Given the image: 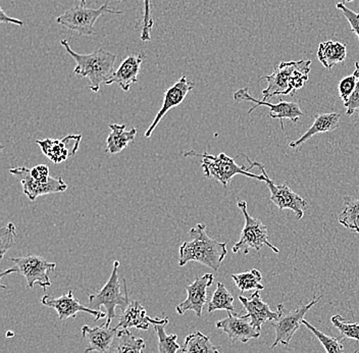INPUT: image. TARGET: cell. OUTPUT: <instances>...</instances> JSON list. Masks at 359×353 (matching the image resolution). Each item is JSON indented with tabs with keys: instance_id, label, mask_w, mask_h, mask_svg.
<instances>
[{
	"instance_id": "obj_1",
	"label": "cell",
	"mask_w": 359,
	"mask_h": 353,
	"mask_svg": "<svg viewBox=\"0 0 359 353\" xmlns=\"http://www.w3.org/2000/svg\"><path fill=\"white\" fill-rule=\"evenodd\" d=\"M190 241L184 242L179 248V265L184 267L189 262H197L213 271H219L228 251L226 243L208 237L206 226L198 224L190 230Z\"/></svg>"
},
{
	"instance_id": "obj_2",
	"label": "cell",
	"mask_w": 359,
	"mask_h": 353,
	"mask_svg": "<svg viewBox=\"0 0 359 353\" xmlns=\"http://www.w3.org/2000/svg\"><path fill=\"white\" fill-rule=\"evenodd\" d=\"M60 44L77 64L74 73L88 79L91 91L96 93L100 92L101 85H107L116 72V55L114 53L100 48L90 55H80L71 48L67 40H62Z\"/></svg>"
},
{
	"instance_id": "obj_3",
	"label": "cell",
	"mask_w": 359,
	"mask_h": 353,
	"mask_svg": "<svg viewBox=\"0 0 359 353\" xmlns=\"http://www.w3.org/2000/svg\"><path fill=\"white\" fill-rule=\"evenodd\" d=\"M311 65L309 60L280 62L271 75L262 78L268 82V87L262 91V100L289 95L302 89L309 81Z\"/></svg>"
},
{
	"instance_id": "obj_4",
	"label": "cell",
	"mask_w": 359,
	"mask_h": 353,
	"mask_svg": "<svg viewBox=\"0 0 359 353\" xmlns=\"http://www.w3.org/2000/svg\"><path fill=\"white\" fill-rule=\"evenodd\" d=\"M184 156L201 157V168L205 177L217 180L219 183L223 184L224 187H226L231 180L237 175H243V176L251 178V179L266 182V177L264 174L255 175L249 172V170L253 168L252 166L250 165L249 168H246L245 166H238L235 159L228 156L224 152L219 155H212L206 154V152L198 154L194 150H190V152H185Z\"/></svg>"
},
{
	"instance_id": "obj_5",
	"label": "cell",
	"mask_w": 359,
	"mask_h": 353,
	"mask_svg": "<svg viewBox=\"0 0 359 353\" xmlns=\"http://www.w3.org/2000/svg\"><path fill=\"white\" fill-rule=\"evenodd\" d=\"M118 267L120 262L114 260L112 265V271L109 281L98 293L89 294L88 305L86 307L92 309L100 310V307H104L107 309V325L111 326V321L116 317V309L118 307H127L130 302L129 294H128L127 284L123 279V293L120 280H118Z\"/></svg>"
},
{
	"instance_id": "obj_6",
	"label": "cell",
	"mask_w": 359,
	"mask_h": 353,
	"mask_svg": "<svg viewBox=\"0 0 359 353\" xmlns=\"http://www.w3.org/2000/svg\"><path fill=\"white\" fill-rule=\"evenodd\" d=\"M237 206L243 213L245 225H244L239 241L233 246V253H238L242 251L246 255L251 249L258 253L262 247L268 246L273 253H279V249L269 242L268 228L264 226V222L249 215L247 211L246 201L240 200L238 201Z\"/></svg>"
},
{
	"instance_id": "obj_7",
	"label": "cell",
	"mask_w": 359,
	"mask_h": 353,
	"mask_svg": "<svg viewBox=\"0 0 359 353\" xmlns=\"http://www.w3.org/2000/svg\"><path fill=\"white\" fill-rule=\"evenodd\" d=\"M105 13L121 15L123 11L114 10L109 8V4H103L97 10L87 8L85 6H75L57 17L56 22L67 30L77 32L80 36H92L95 32L94 25Z\"/></svg>"
},
{
	"instance_id": "obj_8",
	"label": "cell",
	"mask_w": 359,
	"mask_h": 353,
	"mask_svg": "<svg viewBox=\"0 0 359 353\" xmlns=\"http://www.w3.org/2000/svg\"><path fill=\"white\" fill-rule=\"evenodd\" d=\"M247 161L252 166H257L262 174L266 177V183L271 192V201L279 208L280 211L291 210L295 213L297 220H302L304 215V211L307 210L306 200L303 199L300 195L294 192L287 184L277 185L271 178L269 177L264 166L257 161H251L248 156H245Z\"/></svg>"
},
{
	"instance_id": "obj_9",
	"label": "cell",
	"mask_w": 359,
	"mask_h": 353,
	"mask_svg": "<svg viewBox=\"0 0 359 353\" xmlns=\"http://www.w3.org/2000/svg\"><path fill=\"white\" fill-rule=\"evenodd\" d=\"M10 260L15 265L18 273L26 279L29 288L40 285L44 290L51 286L49 273L55 272L56 264L49 262L42 256L27 255L22 258H11Z\"/></svg>"
},
{
	"instance_id": "obj_10",
	"label": "cell",
	"mask_w": 359,
	"mask_h": 353,
	"mask_svg": "<svg viewBox=\"0 0 359 353\" xmlns=\"http://www.w3.org/2000/svg\"><path fill=\"white\" fill-rule=\"evenodd\" d=\"M10 173L21 182L24 194L31 201L42 195L65 192L67 185L62 178L49 177L46 181H37L31 176L30 170L26 166L11 168Z\"/></svg>"
},
{
	"instance_id": "obj_11",
	"label": "cell",
	"mask_w": 359,
	"mask_h": 353,
	"mask_svg": "<svg viewBox=\"0 0 359 353\" xmlns=\"http://www.w3.org/2000/svg\"><path fill=\"white\" fill-rule=\"evenodd\" d=\"M323 298H324V296L314 298L313 300L307 303V305L290 310V312H286V314H284V312H283L282 316L280 317L279 320L273 321L271 325V327L276 330V339L275 342L271 346V348H275L276 346L279 345V344L288 346L291 342L292 337L294 336L295 332L297 331L300 326L302 325V321L304 320L305 314H306L309 310L314 307L318 301H320V299Z\"/></svg>"
},
{
	"instance_id": "obj_12",
	"label": "cell",
	"mask_w": 359,
	"mask_h": 353,
	"mask_svg": "<svg viewBox=\"0 0 359 353\" xmlns=\"http://www.w3.org/2000/svg\"><path fill=\"white\" fill-rule=\"evenodd\" d=\"M234 100L238 101V102L249 101V102L255 103V105L247 112L248 114H252V112H255V109H257L260 105H266V107H269V109H271L269 116H271V119H278V120H280L282 130H285V119H288V120L293 121V123H296V121L299 120L303 116V112L302 109H300L298 103L280 101V102L277 103V105H273V103L268 102V101L255 100V98H252V96L249 94L247 87H245V88L239 89L237 92H235Z\"/></svg>"
},
{
	"instance_id": "obj_13",
	"label": "cell",
	"mask_w": 359,
	"mask_h": 353,
	"mask_svg": "<svg viewBox=\"0 0 359 353\" xmlns=\"http://www.w3.org/2000/svg\"><path fill=\"white\" fill-rule=\"evenodd\" d=\"M41 305L55 309L60 321L67 320L69 318H76L79 312H86V314H92V316L95 317V319H94L95 321L107 318V312L92 309L88 307L81 305L78 299L74 298L73 290H69V293L64 294L60 298L44 295L41 298Z\"/></svg>"
},
{
	"instance_id": "obj_14",
	"label": "cell",
	"mask_w": 359,
	"mask_h": 353,
	"mask_svg": "<svg viewBox=\"0 0 359 353\" xmlns=\"http://www.w3.org/2000/svg\"><path fill=\"white\" fill-rule=\"evenodd\" d=\"M215 277L212 274H205L201 277H197L192 283L186 286L187 298L177 305L176 312L180 316H183L189 310L196 314V316H202V310L208 302V289L212 286Z\"/></svg>"
},
{
	"instance_id": "obj_15",
	"label": "cell",
	"mask_w": 359,
	"mask_h": 353,
	"mask_svg": "<svg viewBox=\"0 0 359 353\" xmlns=\"http://www.w3.org/2000/svg\"><path fill=\"white\" fill-rule=\"evenodd\" d=\"M259 292V290H255V293L251 294L249 298L240 295L239 300L241 301L247 312L245 316H243L244 318H250L251 325L255 328L257 331L260 333L262 332V325H264L266 321L279 320L283 312H284V305L282 303L278 305L277 312H273L269 309V305L262 300Z\"/></svg>"
},
{
	"instance_id": "obj_16",
	"label": "cell",
	"mask_w": 359,
	"mask_h": 353,
	"mask_svg": "<svg viewBox=\"0 0 359 353\" xmlns=\"http://www.w3.org/2000/svg\"><path fill=\"white\" fill-rule=\"evenodd\" d=\"M168 319H152L146 312L145 307L139 301L130 299L129 305L122 309L120 321L116 325V330H129L136 328L138 330L149 329V326L168 325Z\"/></svg>"
},
{
	"instance_id": "obj_17",
	"label": "cell",
	"mask_w": 359,
	"mask_h": 353,
	"mask_svg": "<svg viewBox=\"0 0 359 353\" xmlns=\"http://www.w3.org/2000/svg\"><path fill=\"white\" fill-rule=\"evenodd\" d=\"M82 135H69L62 139H44L37 140L36 143L41 148L45 156L48 157L53 164L66 161L69 156H73L80 147Z\"/></svg>"
},
{
	"instance_id": "obj_18",
	"label": "cell",
	"mask_w": 359,
	"mask_h": 353,
	"mask_svg": "<svg viewBox=\"0 0 359 353\" xmlns=\"http://www.w3.org/2000/svg\"><path fill=\"white\" fill-rule=\"evenodd\" d=\"M194 82H192L189 79L183 76V77L179 79V81H177L170 89L165 91L163 107H161V109L157 112L156 118H154L151 125L149 126L147 131L145 132L146 138L151 137L152 133L156 130V128L158 126V124L161 123V121L163 120V116L167 114V112L170 111V109H174V107L181 105L191 90L194 88Z\"/></svg>"
},
{
	"instance_id": "obj_19",
	"label": "cell",
	"mask_w": 359,
	"mask_h": 353,
	"mask_svg": "<svg viewBox=\"0 0 359 353\" xmlns=\"http://www.w3.org/2000/svg\"><path fill=\"white\" fill-rule=\"evenodd\" d=\"M243 316H238L235 312H228V317L217 321L215 327L228 335L231 341L247 343L251 339L259 338L260 333L246 321Z\"/></svg>"
},
{
	"instance_id": "obj_20",
	"label": "cell",
	"mask_w": 359,
	"mask_h": 353,
	"mask_svg": "<svg viewBox=\"0 0 359 353\" xmlns=\"http://www.w3.org/2000/svg\"><path fill=\"white\" fill-rule=\"evenodd\" d=\"M116 335H118L116 328H111V326H107V323L95 328L84 326L82 328V338L88 343L84 353L111 352L112 343Z\"/></svg>"
},
{
	"instance_id": "obj_21",
	"label": "cell",
	"mask_w": 359,
	"mask_h": 353,
	"mask_svg": "<svg viewBox=\"0 0 359 353\" xmlns=\"http://www.w3.org/2000/svg\"><path fill=\"white\" fill-rule=\"evenodd\" d=\"M144 56L130 55L118 67V69L114 72V76L107 85L118 84L123 91H129L132 85L138 81V75L140 73L141 65H142Z\"/></svg>"
},
{
	"instance_id": "obj_22",
	"label": "cell",
	"mask_w": 359,
	"mask_h": 353,
	"mask_svg": "<svg viewBox=\"0 0 359 353\" xmlns=\"http://www.w3.org/2000/svg\"><path fill=\"white\" fill-rule=\"evenodd\" d=\"M340 114L338 112H330V114H320L314 119V123L298 140L292 141L289 146L291 148H297L302 144L313 138L314 135L318 133H327L334 131L340 126Z\"/></svg>"
},
{
	"instance_id": "obj_23",
	"label": "cell",
	"mask_w": 359,
	"mask_h": 353,
	"mask_svg": "<svg viewBox=\"0 0 359 353\" xmlns=\"http://www.w3.org/2000/svg\"><path fill=\"white\" fill-rule=\"evenodd\" d=\"M109 128H111V133L107 137V149H105V152L109 154H120L136 138V128H132L129 131H126V126L118 125V124H111Z\"/></svg>"
},
{
	"instance_id": "obj_24",
	"label": "cell",
	"mask_w": 359,
	"mask_h": 353,
	"mask_svg": "<svg viewBox=\"0 0 359 353\" xmlns=\"http://www.w3.org/2000/svg\"><path fill=\"white\" fill-rule=\"evenodd\" d=\"M346 55V45L341 42L325 41L318 46V60L329 69H333L339 62H344Z\"/></svg>"
},
{
	"instance_id": "obj_25",
	"label": "cell",
	"mask_w": 359,
	"mask_h": 353,
	"mask_svg": "<svg viewBox=\"0 0 359 353\" xmlns=\"http://www.w3.org/2000/svg\"><path fill=\"white\" fill-rule=\"evenodd\" d=\"M118 342L111 348V353H143L146 348L142 338L134 336L129 330H118Z\"/></svg>"
},
{
	"instance_id": "obj_26",
	"label": "cell",
	"mask_w": 359,
	"mask_h": 353,
	"mask_svg": "<svg viewBox=\"0 0 359 353\" xmlns=\"http://www.w3.org/2000/svg\"><path fill=\"white\" fill-rule=\"evenodd\" d=\"M183 353H219L210 339L201 331L192 333L185 338L182 346Z\"/></svg>"
},
{
	"instance_id": "obj_27",
	"label": "cell",
	"mask_w": 359,
	"mask_h": 353,
	"mask_svg": "<svg viewBox=\"0 0 359 353\" xmlns=\"http://www.w3.org/2000/svg\"><path fill=\"white\" fill-rule=\"evenodd\" d=\"M338 222L348 230L359 234V199L346 197Z\"/></svg>"
},
{
	"instance_id": "obj_28",
	"label": "cell",
	"mask_w": 359,
	"mask_h": 353,
	"mask_svg": "<svg viewBox=\"0 0 359 353\" xmlns=\"http://www.w3.org/2000/svg\"><path fill=\"white\" fill-rule=\"evenodd\" d=\"M215 310H226V312H235L234 298L231 292L226 289L223 283L217 284V289L213 293L212 299L208 305V312L210 314Z\"/></svg>"
},
{
	"instance_id": "obj_29",
	"label": "cell",
	"mask_w": 359,
	"mask_h": 353,
	"mask_svg": "<svg viewBox=\"0 0 359 353\" xmlns=\"http://www.w3.org/2000/svg\"><path fill=\"white\" fill-rule=\"evenodd\" d=\"M231 278L234 280L236 287L242 292L251 291V290L264 289L262 285V274L257 269H251L250 272L241 274H233Z\"/></svg>"
},
{
	"instance_id": "obj_30",
	"label": "cell",
	"mask_w": 359,
	"mask_h": 353,
	"mask_svg": "<svg viewBox=\"0 0 359 353\" xmlns=\"http://www.w3.org/2000/svg\"><path fill=\"white\" fill-rule=\"evenodd\" d=\"M302 325L306 326L314 336L318 339L320 344L324 346L325 352L327 353H344L345 347L343 345V339L344 337L339 336V337H333V336H327L325 333L320 331V330L316 329L314 326L311 325L309 321L303 320Z\"/></svg>"
},
{
	"instance_id": "obj_31",
	"label": "cell",
	"mask_w": 359,
	"mask_h": 353,
	"mask_svg": "<svg viewBox=\"0 0 359 353\" xmlns=\"http://www.w3.org/2000/svg\"><path fill=\"white\" fill-rule=\"evenodd\" d=\"M165 326L167 325L154 326L158 338V353H178L182 349L180 344L177 342L178 335L167 334Z\"/></svg>"
},
{
	"instance_id": "obj_32",
	"label": "cell",
	"mask_w": 359,
	"mask_h": 353,
	"mask_svg": "<svg viewBox=\"0 0 359 353\" xmlns=\"http://www.w3.org/2000/svg\"><path fill=\"white\" fill-rule=\"evenodd\" d=\"M332 324L339 330L341 336L344 338L359 341V324L348 323L342 317L336 314L331 318Z\"/></svg>"
},
{
	"instance_id": "obj_33",
	"label": "cell",
	"mask_w": 359,
	"mask_h": 353,
	"mask_svg": "<svg viewBox=\"0 0 359 353\" xmlns=\"http://www.w3.org/2000/svg\"><path fill=\"white\" fill-rule=\"evenodd\" d=\"M143 17L141 21V40L143 42L150 41L152 28H154V19L151 17V0H143Z\"/></svg>"
},
{
	"instance_id": "obj_34",
	"label": "cell",
	"mask_w": 359,
	"mask_h": 353,
	"mask_svg": "<svg viewBox=\"0 0 359 353\" xmlns=\"http://www.w3.org/2000/svg\"><path fill=\"white\" fill-rule=\"evenodd\" d=\"M15 236H17V229L13 222L6 225V227L0 231V260H2L4 254L15 245Z\"/></svg>"
},
{
	"instance_id": "obj_35",
	"label": "cell",
	"mask_w": 359,
	"mask_h": 353,
	"mask_svg": "<svg viewBox=\"0 0 359 353\" xmlns=\"http://www.w3.org/2000/svg\"><path fill=\"white\" fill-rule=\"evenodd\" d=\"M356 83H358V77H356L355 74L347 76V77L342 79V81L339 83V94H340L343 103L347 102L350 96L353 93Z\"/></svg>"
},
{
	"instance_id": "obj_36",
	"label": "cell",
	"mask_w": 359,
	"mask_h": 353,
	"mask_svg": "<svg viewBox=\"0 0 359 353\" xmlns=\"http://www.w3.org/2000/svg\"><path fill=\"white\" fill-rule=\"evenodd\" d=\"M358 77V83H356L355 89H354L353 93L350 96L349 100L347 102L344 103L345 109H346L347 116H352L354 112H358L359 114V64L355 62V71L354 73Z\"/></svg>"
},
{
	"instance_id": "obj_37",
	"label": "cell",
	"mask_w": 359,
	"mask_h": 353,
	"mask_svg": "<svg viewBox=\"0 0 359 353\" xmlns=\"http://www.w3.org/2000/svg\"><path fill=\"white\" fill-rule=\"evenodd\" d=\"M337 8H339L341 11H342L344 17L346 18L348 22H349L350 27H351L352 32L358 36V39L359 42V13H354L353 11L348 8L342 2H339L337 4Z\"/></svg>"
},
{
	"instance_id": "obj_38",
	"label": "cell",
	"mask_w": 359,
	"mask_h": 353,
	"mask_svg": "<svg viewBox=\"0 0 359 353\" xmlns=\"http://www.w3.org/2000/svg\"><path fill=\"white\" fill-rule=\"evenodd\" d=\"M31 176L37 181H46L49 177V168L46 165H38L30 170Z\"/></svg>"
},
{
	"instance_id": "obj_39",
	"label": "cell",
	"mask_w": 359,
	"mask_h": 353,
	"mask_svg": "<svg viewBox=\"0 0 359 353\" xmlns=\"http://www.w3.org/2000/svg\"><path fill=\"white\" fill-rule=\"evenodd\" d=\"M0 22H11V24L18 25V26H24L25 22L21 21V20L15 19V18L8 17L6 15V11H4V8H0Z\"/></svg>"
},
{
	"instance_id": "obj_40",
	"label": "cell",
	"mask_w": 359,
	"mask_h": 353,
	"mask_svg": "<svg viewBox=\"0 0 359 353\" xmlns=\"http://www.w3.org/2000/svg\"><path fill=\"white\" fill-rule=\"evenodd\" d=\"M13 273H18V269H15V267H13V269H6V271H4V273L0 275V278H4V276L8 275V274H13Z\"/></svg>"
},
{
	"instance_id": "obj_41",
	"label": "cell",
	"mask_w": 359,
	"mask_h": 353,
	"mask_svg": "<svg viewBox=\"0 0 359 353\" xmlns=\"http://www.w3.org/2000/svg\"><path fill=\"white\" fill-rule=\"evenodd\" d=\"M78 1H80L82 6H86V0H78Z\"/></svg>"
},
{
	"instance_id": "obj_42",
	"label": "cell",
	"mask_w": 359,
	"mask_h": 353,
	"mask_svg": "<svg viewBox=\"0 0 359 353\" xmlns=\"http://www.w3.org/2000/svg\"><path fill=\"white\" fill-rule=\"evenodd\" d=\"M345 1H347V2H352V1H354V0H345Z\"/></svg>"
},
{
	"instance_id": "obj_43",
	"label": "cell",
	"mask_w": 359,
	"mask_h": 353,
	"mask_svg": "<svg viewBox=\"0 0 359 353\" xmlns=\"http://www.w3.org/2000/svg\"><path fill=\"white\" fill-rule=\"evenodd\" d=\"M116 1H121V0H116Z\"/></svg>"
}]
</instances>
